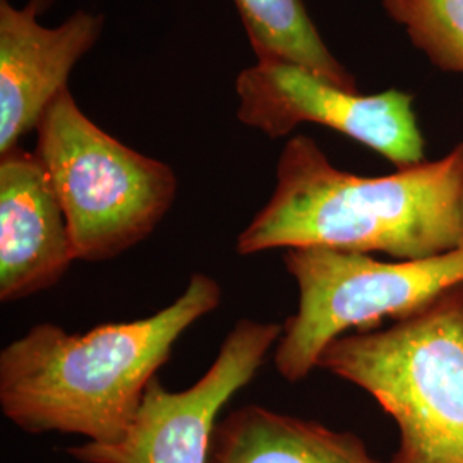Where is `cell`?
<instances>
[{
  "mask_svg": "<svg viewBox=\"0 0 463 463\" xmlns=\"http://www.w3.org/2000/svg\"><path fill=\"white\" fill-rule=\"evenodd\" d=\"M258 61H287L359 93L357 81L331 53L302 0H233Z\"/></svg>",
  "mask_w": 463,
  "mask_h": 463,
  "instance_id": "11",
  "label": "cell"
},
{
  "mask_svg": "<svg viewBox=\"0 0 463 463\" xmlns=\"http://www.w3.org/2000/svg\"><path fill=\"white\" fill-rule=\"evenodd\" d=\"M38 14H42L45 9H49L52 0H30L28 2Z\"/></svg>",
  "mask_w": 463,
  "mask_h": 463,
  "instance_id": "13",
  "label": "cell"
},
{
  "mask_svg": "<svg viewBox=\"0 0 463 463\" xmlns=\"http://www.w3.org/2000/svg\"><path fill=\"white\" fill-rule=\"evenodd\" d=\"M462 246L463 143L436 162L361 177L304 134L285 143L271 198L237 237L242 256L328 248L424 260Z\"/></svg>",
  "mask_w": 463,
  "mask_h": 463,
  "instance_id": "1",
  "label": "cell"
},
{
  "mask_svg": "<svg viewBox=\"0 0 463 463\" xmlns=\"http://www.w3.org/2000/svg\"><path fill=\"white\" fill-rule=\"evenodd\" d=\"M381 4L434 66L463 72V0H381Z\"/></svg>",
  "mask_w": 463,
  "mask_h": 463,
  "instance_id": "12",
  "label": "cell"
},
{
  "mask_svg": "<svg viewBox=\"0 0 463 463\" xmlns=\"http://www.w3.org/2000/svg\"><path fill=\"white\" fill-rule=\"evenodd\" d=\"M222 287L194 273L156 315L67 333L38 325L0 352V407L19 430L116 443L177 340L220 306Z\"/></svg>",
  "mask_w": 463,
  "mask_h": 463,
  "instance_id": "2",
  "label": "cell"
},
{
  "mask_svg": "<svg viewBox=\"0 0 463 463\" xmlns=\"http://www.w3.org/2000/svg\"><path fill=\"white\" fill-rule=\"evenodd\" d=\"M317 367L397 422L390 463H463V281L386 330L335 338Z\"/></svg>",
  "mask_w": 463,
  "mask_h": 463,
  "instance_id": "3",
  "label": "cell"
},
{
  "mask_svg": "<svg viewBox=\"0 0 463 463\" xmlns=\"http://www.w3.org/2000/svg\"><path fill=\"white\" fill-rule=\"evenodd\" d=\"M38 16L30 4L17 9L0 0V155L38 128L105 24V17L88 11H76L55 28Z\"/></svg>",
  "mask_w": 463,
  "mask_h": 463,
  "instance_id": "8",
  "label": "cell"
},
{
  "mask_svg": "<svg viewBox=\"0 0 463 463\" xmlns=\"http://www.w3.org/2000/svg\"><path fill=\"white\" fill-rule=\"evenodd\" d=\"M74 261L64 210L36 153L0 155V302L49 290Z\"/></svg>",
  "mask_w": 463,
  "mask_h": 463,
  "instance_id": "9",
  "label": "cell"
},
{
  "mask_svg": "<svg viewBox=\"0 0 463 463\" xmlns=\"http://www.w3.org/2000/svg\"><path fill=\"white\" fill-rule=\"evenodd\" d=\"M36 156L64 210L78 261L114 260L148 239L177 194L172 166L126 146L64 90L36 128Z\"/></svg>",
  "mask_w": 463,
  "mask_h": 463,
  "instance_id": "4",
  "label": "cell"
},
{
  "mask_svg": "<svg viewBox=\"0 0 463 463\" xmlns=\"http://www.w3.org/2000/svg\"><path fill=\"white\" fill-rule=\"evenodd\" d=\"M281 336L277 323L239 319L213 364L184 392L149 381L137 414L116 443H84L67 453L83 463H208L216 417L252 380Z\"/></svg>",
  "mask_w": 463,
  "mask_h": 463,
  "instance_id": "7",
  "label": "cell"
},
{
  "mask_svg": "<svg viewBox=\"0 0 463 463\" xmlns=\"http://www.w3.org/2000/svg\"><path fill=\"white\" fill-rule=\"evenodd\" d=\"M235 91L237 118L269 139L285 137L309 122L376 151L397 170L428 162L412 93H354L287 61H258L246 67L237 76Z\"/></svg>",
  "mask_w": 463,
  "mask_h": 463,
  "instance_id": "6",
  "label": "cell"
},
{
  "mask_svg": "<svg viewBox=\"0 0 463 463\" xmlns=\"http://www.w3.org/2000/svg\"><path fill=\"white\" fill-rule=\"evenodd\" d=\"M208 463L384 462L354 432L246 405L216 424Z\"/></svg>",
  "mask_w": 463,
  "mask_h": 463,
  "instance_id": "10",
  "label": "cell"
},
{
  "mask_svg": "<svg viewBox=\"0 0 463 463\" xmlns=\"http://www.w3.org/2000/svg\"><path fill=\"white\" fill-rule=\"evenodd\" d=\"M298 287V313L281 326L275 365L287 381L304 380L319 355L347 331L378 330L383 319L414 315L463 281V246L424 260L381 261L328 248L283 250Z\"/></svg>",
  "mask_w": 463,
  "mask_h": 463,
  "instance_id": "5",
  "label": "cell"
}]
</instances>
